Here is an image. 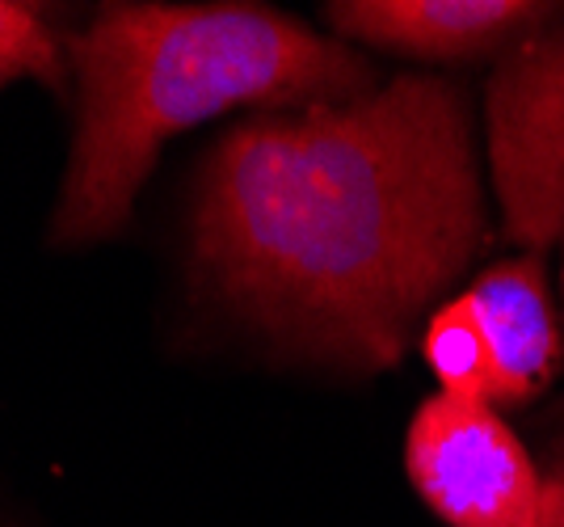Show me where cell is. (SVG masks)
I'll return each mask as SVG.
<instances>
[{"label":"cell","mask_w":564,"mask_h":527,"mask_svg":"<svg viewBox=\"0 0 564 527\" xmlns=\"http://www.w3.org/2000/svg\"><path fill=\"white\" fill-rule=\"evenodd\" d=\"M485 240L468 97L430 73L236 122L189 203L215 304L282 355L358 372L404 355L413 316Z\"/></svg>","instance_id":"cell-1"},{"label":"cell","mask_w":564,"mask_h":527,"mask_svg":"<svg viewBox=\"0 0 564 527\" xmlns=\"http://www.w3.org/2000/svg\"><path fill=\"white\" fill-rule=\"evenodd\" d=\"M76 131L51 249L118 237L169 136L236 106L286 110L371 94V64L265 4H101L72 39Z\"/></svg>","instance_id":"cell-2"},{"label":"cell","mask_w":564,"mask_h":527,"mask_svg":"<svg viewBox=\"0 0 564 527\" xmlns=\"http://www.w3.org/2000/svg\"><path fill=\"white\" fill-rule=\"evenodd\" d=\"M485 110L506 237L540 254L564 237V25L497 55Z\"/></svg>","instance_id":"cell-3"},{"label":"cell","mask_w":564,"mask_h":527,"mask_svg":"<svg viewBox=\"0 0 564 527\" xmlns=\"http://www.w3.org/2000/svg\"><path fill=\"white\" fill-rule=\"evenodd\" d=\"M409 477L451 527H535L540 473L494 406L430 397L409 422Z\"/></svg>","instance_id":"cell-4"},{"label":"cell","mask_w":564,"mask_h":527,"mask_svg":"<svg viewBox=\"0 0 564 527\" xmlns=\"http://www.w3.org/2000/svg\"><path fill=\"white\" fill-rule=\"evenodd\" d=\"M325 13L346 43L417 60H480L540 34L561 9L535 0H350Z\"/></svg>","instance_id":"cell-5"},{"label":"cell","mask_w":564,"mask_h":527,"mask_svg":"<svg viewBox=\"0 0 564 527\" xmlns=\"http://www.w3.org/2000/svg\"><path fill=\"white\" fill-rule=\"evenodd\" d=\"M464 295L489 346L485 406H522L540 397L561 363V325L540 254L489 266Z\"/></svg>","instance_id":"cell-6"},{"label":"cell","mask_w":564,"mask_h":527,"mask_svg":"<svg viewBox=\"0 0 564 527\" xmlns=\"http://www.w3.org/2000/svg\"><path fill=\"white\" fill-rule=\"evenodd\" d=\"M422 351L447 397L485 401V388H489V346H485V334H480V321L471 312L468 295L451 300V304H443L430 316V325H425L422 334Z\"/></svg>","instance_id":"cell-7"},{"label":"cell","mask_w":564,"mask_h":527,"mask_svg":"<svg viewBox=\"0 0 564 527\" xmlns=\"http://www.w3.org/2000/svg\"><path fill=\"white\" fill-rule=\"evenodd\" d=\"M13 80L64 89V47L43 4L0 0V89Z\"/></svg>","instance_id":"cell-8"},{"label":"cell","mask_w":564,"mask_h":527,"mask_svg":"<svg viewBox=\"0 0 564 527\" xmlns=\"http://www.w3.org/2000/svg\"><path fill=\"white\" fill-rule=\"evenodd\" d=\"M535 527H564V439L547 473L540 477V515H535Z\"/></svg>","instance_id":"cell-9"}]
</instances>
